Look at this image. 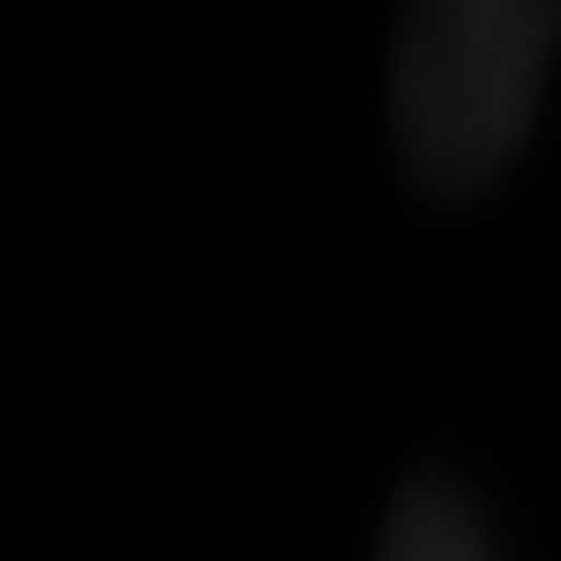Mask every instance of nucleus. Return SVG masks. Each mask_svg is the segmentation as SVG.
Listing matches in <instances>:
<instances>
[{
  "label": "nucleus",
  "mask_w": 561,
  "mask_h": 561,
  "mask_svg": "<svg viewBox=\"0 0 561 561\" xmlns=\"http://www.w3.org/2000/svg\"><path fill=\"white\" fill-rule=\"evenodd\" d=\"M376 561H496L474 502L453 480H414L376 540Z\"/></svg>",
  "instance_id": "f03ea898"
},
{
  "label": "nucleus",
  "mask_w": 561,
  "mask_h": 561,
  "mask_svg": "<svg viewBox=\"0 0 561 561\" xmlns=\"http://www.w3.org/2000/svg\"><path fill=\"white\" fill-rule=\"evenodd\" d=\"M561 38V0H409L392 126L431 191L491 186L524 148Z\"/></svg>",
  "instance_id": "f257e3e1"
}]
</instances>
